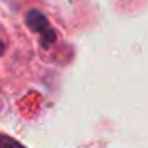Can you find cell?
I'll list each match as a JSON object with an SVG mask.
<instances>
[{"label":"cell","mask_w":148,"mask_h":148,"mask_svg":"<svg viewBox=\"0 0 148 148\" xmlns=\"http://www.w3.org/2000/svg\"><path fill=\"white\" fill-rule=\"evenodd\" d=\"M0 148H26V147H23L19 142H16L14 138L8 137V135L0 134Z\"/></svg>","instance_id":"7a4b0ae2"},{"label":"cell","mask_w":148,"mask_h":148,"mask_svg":"<svg viewBox=\"0 0 148 148\" xmlns=\"http://www.w3.org/2000/svg\"><path fill=\"white\" fill-rule=\"evenodd\" d=\"M24 21H26V26L29 27V30L40 35V43L43 48H49L56 42V38H58L56 30L51 27L48 18L40 10H29Z\"/></svg>","instance_id":"6da1fadb"},{"label":"cell","mask_w":148,"mask_h":148,"mask_svg":"<svg viewBox=\"0 0 148 148\" xmlns=\"http://www.w3.org/2000/svg\"><path fill=\"white\" fill-rule=\"evenodd\" d=\"M5 48H7V46H5V43L2 42V40H0V56H3V53H5Z\"/></svg>","instance_id":"3957f363"}]
</instances>
